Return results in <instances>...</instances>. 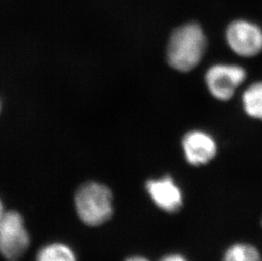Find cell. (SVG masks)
I'll use <instances>...</instances> for the list:
<instances>
[{
  "label": "cell",
  "instance_id": "1",
  "mask_svg": "<svg viewBox=\"0 0 262 261\" xmlns=\"http://www.w3.org/2000/svg\"><path fill=\"white\" fill-rule=\"evenodd\" d=\"M205 49L206 38L198 24L188 23L182 26L174 31L169 41V64L179 72H189L200 63Z\"/></svg>",
  "mask_w": 262,
  "mask_h": 261
},
{
  "label": "cell",
  "instance_id": "2",
  "mask_svg": "<svg viewBox=\"0 0 262 261\" xmlns=\"http://www.w3.org/2000/svg\"><path fill=\"white\" fill-rule=\"evenodd\" d=\"M75 204L80 219L89 226L103 224L113 212L112 192L99 183L82 185L76 193Z\"/></svg>",
  "mask_w": 262,
  "mask_h": 261
},
{
  "label": "cell",
  "instance_id": "3",
  "mask_svg": "<svg viewBox=\"0 0 262 261\" xmlns=\"http://www.w3.org/2000/svg\"><path fill=\"white\" fill-rule=\"evenodd\" d=\"M29 245V236L23 217L15 211L1 214L0 249L3 256L9 261L20 259Z\"/></svg>",
  "mask_w": 262,
  "mask_h": 261
},
{
  "label": "cell",
  "instance_id": "4",
  "mask_svg": "<svg viewBox=\"0 0 262 261\" xmlns=\"http://www.w3.org/2000/svg\"><path fill=\"white\" fill-rule=\"evenodd\" d=\"M226 37L231 49L241 56H255L262 50V30L248 20H237L230 23Z\"/></svg>",
  "mask_w": 262,
  "mask_h": 261
},
{
  "label": "cell",
  "instance_id": "5",
  "mask_svg": "<svg viewBox=\"0 0 262 261\" xmlns=\"http://www.w3.org/2000/svg\"><path fill=\"white\" fill-rule=\"evenodd\" d=\"M246 73L242 67L228 64H216L209 69L205 81L210 94L215 99L226 101L230 99L235 90L245 81Z\"/></svg>",
  "mask_w": 262,
  "mask_h": 261
},
{
  "label": "cell",
  "instance_id": "6",
  "mask_svg": "<svg viewBox=\"0 0 262 261\" xmlns=\"http://www.w3.org/2000/svg\"><path fill=\"white\" fill-rule=\"evenodd\" d=\"M183 147L186 159L191 165H205L215 157L216 144L210 135L193 130L183 138Z\"/></svg>",
  "mask_w": 262,
  "mask_h": 261
},
{
  "label": "cell",
  "instance_id": "7",
  "mask_svg": "<svg viewBox=\"0 0 262 261\" xmlns=\"http://www.w3.org/2000/svg\"><path fill=\"white\" fill-rule=\"evenodd\" d=\"M146 188L159 208L166 212H176L183 205V195L171 177L148 181Z\"/></svg>",
  "mask_w": 262,
  "mask_h": 261
},
{
  "label": "cell",
  "instance_id": "8",
  "mask_svg": "<svg viewBox=\"0 0 262 261\" xmlns=\"http://www.w3.org/2000/svg\"><path fill=\"white\" fill-rule=\"evenodd\" d=\"M246 113L253 118L262 120V82L253 84L243 95Z\"/></svg>",
  "mask_w": 262,
  "mask_h": 261
},
{
  "label": "cell",
  "instance_id": "9",
  "mask_svg": "<svg viewBox=\"0 0 262 261\" xmlns=\"http://www.w3.org/2000/svg\"><path fill=\"white\" fill-rule=\"evenodd\" d=\"M37 261H77L72 249L66 244H49L43 247L37 254Z\"/></svg>",
  "mask_w": 262,
  "mask_h": 261
},
{
  "label": "cell",
  "instance_id": "10",
  "mask_svg": "<svg viewBox=\"0 0 262 261\" xmlns=\"http://www.w3.org/2000/svg\"><path fill=\"white\" fill-rule=\"evenodd\" d=\"M223 261H261L260 252L247 244H235L226 251Z\"/></svg>",
  "mask_w": 262,
  "mask_h": 261
},
{
  "label": "cell",
  "instance_id": "11",
  "mask_svg": "<svg viewBox=\"0 0 262 261\" xmlns=\"http://www.w3.org/2000/svg\"><path fill=\"white\" fill-rule=\"evenodd\" d=\"M161 261H187V259L179 254H171L163 258Z\"/></svg>",
  "mask_w": 262,
  "mask_h": 261
},
{
  "label": "cell",
  "instance_id": "12",
  "mask_svg": "<svg viewBox=\"0 0 262 261\" xmlns=\"http://www.w3.org/2000/svg\"><path fill=\"white\" fill-rule=\"evenodd\" d=\"M126 261H149L148 259H145L144 257L140 256H134L131 257V258H129V259H126Z\"/></svg>",
  "mask_w": 262,
  "mask_h": 261
}]
</instances>
